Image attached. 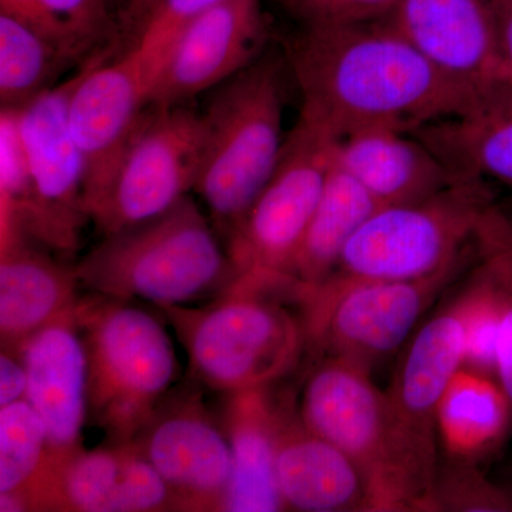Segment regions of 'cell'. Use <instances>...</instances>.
<instances>
[{
  "label": "cell",
  "instance_id": "19",
  "mask_svg": "<svg viewBox=\"0 0 512 512\" xmlns=\"http://www.w3.org/2000/svg\"><path fill=\"white\" fill-rule=\"evenodd\" d=\"M457 181L512 191V76L477 93L466 113L414 128Z\"/></svg>",
  "mask_w": 512,
  "mask_h": 512
},
{
  "label": "cell",
  "instance_id": "28",
  "mask_svg": "<svg viewBox=\"0 0 512 512\" xmlns=\"http://www.w3.org/2000/svg\"><path fill=\"white\" fill-rule=\"evenodd\" d=\"M178 508L170 485L133 443H124L123 467L107 512H147Z\"/></svg>",
  "mask_w": 512,
  "mask_h": 512
},
{
  "label": "cell",
  "instance_id": "14",
  "mask_svg": "<svg viewBox=\"0 0 512 512\" xmlns=\"http://www.w3.org/2000/svg\"><path fill=\"white\" fill-rule=\"evenodd\" d=\"M173 491L178 508L222 511L231 477L224 427L195 400L165 402L131 441Z\"/></svg>",
  "mask_w": 512,
  "mask_h": 512
},
{
  "label": "cell",
  "instance_id": "23",
  "mask_svg": "<svg viewBox=\"0 0 512 512\" xmlns=\"http://www.w3.org/2000/svg\"><path fill=\"white\" fill-rule=\"evenodd\" d=\"M380 208L372 194L340 168L333 156L322 197L289 268L293 296L328 281L350 239Z\"/></svg>",
  "mask_w": 512,
  "mask_h": 512
},
{
  "label": "cell",
  "instance_id": "3",
  "mask_svg": "<svg viewBox=\"0 0 512 512\" xmlns=\"http://www.w3.org/2000/svg\"><path fill=\"white\" fill-rule=\"evenodd\" d=\"M299 417L353 461L369 511H434L439 467L421 456L369 370L326 357L306 382Z\"/></svg>",
  "mask_w": 512,
  "mask_h": 512
},
{
  "label": "cell",
  "instance_id": "15",
  "mask_svg": "<svg viewBox=\"0 0 512 512\" xmlns=\"http://www.w3.org/2000/svg\"><path fill=\"white\" fill-rule=\"evenodd\" d=\"M441 73L478 93L505 70L490 0H399L386 18Z\"/></svg>",
  "mask_w": 512,
  "mask_h": 512
},
{
  "label": "cell",
  "instance_id": "8",
  "mask_svg": "<svg viewBox=\"0 0 512 512\" xmlns=\"http://www.w3.org/2000/svg\"><path fill=\"white\" fill-rule=\"evenodd\" d=\"M84 69L18 109L29 187L12 208L0 212L2 232L15 229L60 252L76 249L89 221L83 205V157L70 127V101Z\"/></svg>",
  "mask_w": 512,
  "mask_h": 512
},
{
  "label": "cell",
  "instance_id": "9",
  "mask_svg": "<svg viewBox=\"0 0 512 512\" xmlns=\"http://www.w3.org/2000/svg\"><path fill=\"white\" fill-rule=\"evenodd\" d=\"M335 144L325 127L299 116L271 180L229 237L228 252L239 276L266 285L289 282V268L328 180Z\"/></svg>",
  "mask_w": 512,
  "mask_h": 512
},
{
  "label": "cell",
  "instance_id": "13",
  "mask_svg": "<svg viewBox=\"0 0 512 512\" xmlns=\"http://www.w3.org/2000/svg\"><path fill=\"white\" fill-rule=\"evenodd\" d=\"M266 25L259 0H224L188 23L153 80L148 104H183L261 57Z\"/></svg>",
  "mask_w": 512,
  "mask_h": 512
},
{
  "label": "cell",
  "instance_id": "33",
  "mask_svg": "<svg viewBox=\"0 0 512 512\" xmlns=\"http://www.w3.org/2000/svg\"><path fill=\"white\" fill-rule=\"evenodd\" d=\"M495 376L512 410V291L501 320L495 352Z\"/></svg>",
  "mask_w": 512,
  "mask_h": 512
},
{
  "label": "cell",
  "instance_id": "10",
  "mask_svg": "<svg viewBox=\"0 0 512 512\" xmlns=\"http://www.w3.org/2000/svg\"><path fill=\"white\" fill-rule=\"evenodd\" d=\"M470 264L412 281L323 285L299 293L306 339L328 357L372 370L403 345L430 303Z\"/></svg>",
  "mask_w": 512,
  "mask_h": 512
},
{
  "label": "cell",
  "instance_id": "36",
  "mask_svg": "<svg viewBox=\"0 0 512 512\" xmlns=\"http://www.w3.org/2000/svg\"><path fill=\"white\" fill-rule=\"evenodd\" d=\"M504 212L505 217H507L508 222H510L511 228H512V214H508V212Z\"/></svg>",
  "mask_w": 512,
  "mask_h": 512
},
{
  "label": "cell",
  "instance_id": "27",
  "mask_svg": "<svg viewBox=\"0 0 512 512\" xmlns=\"http://www.w3.org/2000/svg\"><path fill=\"white\" fill-rule=\"evenodd\" d=\"M221 2L224 0H160L157 3L130 49L146 73L148 86L151 87L171 46L188 23Z\"/></svg>",
  "mask_w": 512,
  "mask_h": 512
},
{
  "label": "cell",
  "instance_id": "5",
  "mask_svg": "<svg viewBox=\"0 0 512 512\" xmlns=\"http://www.w3.org/2000/svg\"><path fill=\"white\" fill-rule=\"evenodd\" d=\"M284 94L281 62L261 56L222 83L201 114L204 147L194 191L228 239L281 158Z\"/></svg>",
  "mask_w": 512,
  "mask_h": 512
},
{
  "label": "cell",
  "instance_id": "35",
  "mask_svg": "<svg viewBox=\"0 0 512 512\" xmlns=\"http://www.w3.org/2000/svg\"><path fill=\"white\" fill-rule=\"evenodd\" d=\"M158 2L160 0H127L124 22L128 28L136 30V35H138Z\"/></svg>",
  "mask_w": 512,
  "mask_h": 512
},
{
  "label": "cell",
  "instance_id": "20",
  "mask_svg": "<svg viewBox=\"0 0 512 512\" xmlns=\"http://www.w3.org/2000/svg\"><path fill=\"white\" fill-rule=\"evenodd\" d=\"M0 336L18 349L37 330L72 312L79 302L74 268L29 242L18 231L0 235Z\"/></svg>",
  "mask_w": 512,
  "mask_h": 512
},
{
  "label": "cell",
  "instance_id": "22",
  "mask_svg": "<svg viewBox=\"0 0 512 512\" xmlns=\"http://www.w3.org/2000/svg\"><path fill=\"white\" fill-rule=\"evenodd\" d=\"M222 427L232 454L231 477L222 511L285 510L276 480V443L282 410L268 387L227 394Z\"/></svg>",
  "mask_w": 512,
  "mask_h": 512
},
{
  "label": "cell",
  "instance_id": "4",
  "mask_svg": "<svg viewBox=\"0 0 512 512\" xmlns=\"http://www.w3.org/2000/svg\"><path fill=\"white\" fill-rule=\"evenodd\" d=\"M493 188L456 181L409 204L377 210L350 239L322 285L412 281L470 264L507 228ZM319 288V286H318Z\"/></svg>",
  "mask_w": 512,
  "mask_h": 512
},
{
  "label": "cell",
  "instance_id": "2",
  "mask_svg": "<svg viewBox=\"0 0 512 512\" xmlns=\"http://www.w3.org/2000/svg\"><path fill=\"white\" fill-rule=\"evenodd\" d=\"M218 229L191 197L153 220L106 235L74 266L80 288L121 301L187 308L238 279Z\"/></svg>",
  "mask_w": 512,
  "mask_h": 512
},
{
  "label": "cell",
  "instance_id": "17",
  "mask_svg": "<svg viewBox=\"0 0 512 512\" xmlns=\"http://www.w3.org/2000/svg\"><path fill=\"white\" fill-rule=\"evenodd\" d=\"M463 366L464 323L456 299L421 326L387 390L407 436L433 464L440 400Z\"/></svg>",
  "mask_w": 512,
  "mask_h": 512
},
{
  "label": "cell",
  "instance_id": "30",
  "mask_svg": "<svg viewBox=\"0 0 512 512\" xmlns=\"http://www.w3.org/2000/svg\"><path fill=\"white\" fill-rule=\"evenodd\" d=\"M305 25H353L386 19L399 0H291Z\"/></svg>",
  "mask_w": 512,
  "mask_h": 512
},
{
  "label": "cell",
  "instance_id": "16",
  "mask_svg": "<svg viewBox=\"0 0 512 512\" xmlns=\"http://www.w3.org/2000/svg\"><path fill=\"white\" fill-rule=\"evenodd\" d=\"M15 350L28 372L25 399L46 426L52 466L82 450L89 421V356L74 309Z\"/></svg>",
  "mask_w": 512,
  "mask_h": 512
},
{
  "label": "cell",
  "instance_id": "1",
  "mask_svg": "<svg viewBox=\"0 0 512 512\" xmlns=\"http://www.w3.org/2000/svg\"><path fill=\"white\" fill-rule=\"evenodd\" d=\"M286 52L302 94L301 116L336 138L375 126L414 130L466 113L477 96L386 19L305 25Z\"/></svg>",
  "mask_w": 512,
  "mask_h": 512
},
{
  "label": "cell",
  "instance_id": "18",
  "mask_svg": "<svg viewBox=\"0 0 512 512\" xmlns=\"http://www.w3.org/2000/svg\"><path fill=\"white\" fill-rule=\"evenodd\" d=\"M335 163L382 208L424 200L457 181L419 136L399 127L360 128L336 138Z\"/></svg>",
  "mask_w": 512,
  "mask_h": 512
},
{
  "label": "cell",
  "instance_id": "32",
  "mask_svg": "<svg viewBox=\"0 0 512 512\" xmlns=\"http://www.w3.org/2000/svg\"><path fill=\"white\" fill-rule=\"evenodd\" d=\"M28 372L18 350L2 348L0 355V407L25 399Z\"/></svg>",
  "mask_w": 512,
  "mask_h": 512
},
{
  "label": "cell",
  "instance_id": "26",
  "mask_svg": "<svg viewBox=\"0 0 512 512\" xmlns=\"http://www.w3.org/2000/svg\"><path fill=\"white\" fill-rule=\"evenodd\" d=\"M49 458L45 423L26 399L0 407V494H30L43 477Z\"/></svg>",
  "mask_w": 512,
  "mask_h": 512
},
{
  "label": "cell",
  "instance_id": "31",
  "mask_svg": "<svg viewBox=\"0 0 512 512\" xmlns=\"http://www.w3.org/2000/svg\"><path fill=\"white\" fill-rule=\"evenodd\" d=\"M0 12L8 13L28 25L29 28L36 30L39 35L56 46L67 59H76L60 30L46 15L40 0H0Z\"/></svg>",
  "mask_w": 512,
  "mask_h": 512
},
{
  "label": "cell",
  "instance_id": "7",
  "mask_svg": "<svg viewBox=\"0 0 512 512\" xmlns=\"http://www.w3.org/2000/svg\"><path fill=\"white\" fill-rule=\"evenodd\" d=\"M74 318L89 356V421L114 444L131 443L178 375L173 339L140 303L87 293Z\"/></svg>",
  "mask_w": 512,
  "mask_h": 512
},
{
  "label": "cell",
  "instance_id": "21",
  "mask_svg": "<svg viewBox=\"0 0 512 512\" xmlns=\"http://www.w3.org/2000/svg\"><path fill=\"white\" fill-rule=\"evenodd\" d=\"M276 480L285 510L369 511L366 484L353 461L285 410L276 443Z\"/></svg>",
  "mask_w": 512,
  "mask_h": 512
},
{
  "label": "cell",
  "instance_id": "34",
  "mask_svg": "<svg viewBox=\"0 0 512 512\" xmlns=\"http://www.w3.org/2000/svg\"><path fill=\"white\" fill-rule=\"evenodd\" d=\"M497 26L498 47L505 70L512 76V0H490Z\"/></svg>",
  "mask_w": 512,
  "mask_h": 512
},
{
  "label": "cell",
  "instance_id": "12",
  "mask_svg": "<svg viewBox=\"0 0 512 512\" xmlns=\"http://www.w3.org/2000/svg\"><path fill=\"white\" fill-rule=\"evenodd\" d=\"M97 53L86 63L70 101V127L84 163L87 218L106 198L147 114L148 79L131 50L106 63Z\"/></svg>",
  "mask_w": 512,
  "mask_h": 512
},
{
  "label": "cell",
  "instance_id": "29",
  "mask_svg": "<svg viewBox=\"0 0 512 512\" xmlns=\"http://www.w3.org/2000/svg\"><path fill=\"white\" fill-rule=\"evenodd\" d=\"M40 3L76 59L109 39L113 32L106 0H40Z\"/></svg>",
  "mask_w": 512,
  "mask_h": 512
},
{
  "label": "cell",
  "instance_id": "24",
  "mask_svg": "<svg viewBox=\"0 0 512 512\" xmlns=\"http://www.w3.org/2000/svg\"><path fill=\"white\" fill-rule=\"evenodd\" d=\"M511 414L500 383L463 366L441 397L437 434L451 457L473 460L503 439Z\"/></svg>",
  "mask_w": 512,
  "mask_h": 512
},
{
  "label": "cell",
  "instance_id": "6",
  "mask_svg": "<svg viewBox=\"0 0 512 512\" xmlns=\"http://www.w3.org/2000/svg\"><path fill=\"white\" fill-rule=\"evenodd\" d=\"M278 289L238 278L210 302L158 309L174 326L197 382L232 394L269 387L291 372L308 339L303 319L272 296Z\"/></svg>",
  "mask_w": 512,
  "mask_h": 512
},
{
  "label": "cell",
  "instance_id": "11",
  "mask_svg": "<svg viewBox=\"0 0 512 512\" xmlns=\"http://www.w3.org/2000/svg\"><path fill=\"white\" fill-rule=\"evenodd\" d=\"M151 107L110 191L90 217L103 237L164 214L197 184L204 147L201 114L181 104Z\"/></svg>",
  "mask_w": 512,
  "mask_h": 512
},
{
  "label": "cell",
  "instance_id": "25",
  "mask_svg": "<svg viewBox=\"0 0 512 512\" xmlns=\"http://www.w3.org/2000/svg\"><path fill=\"white\" fill-rule=\"evenodd\" d=\"M67 57L49 40L8 13L0 12V101L22 109L47 86Z\"/></svg>",
  "mask_w": 512,
  "mask_h": 512
}]
</instances>
